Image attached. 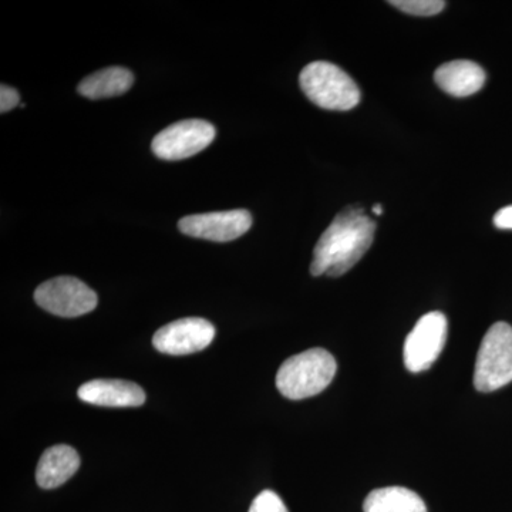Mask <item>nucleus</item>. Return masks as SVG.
<instances>
[{
	"mask_svg": "<svg viewBox=\"0 0 512 512\" xmlns=\"http://www.w3.org/2000/svg\"><path fill=\"white\" fill-rule=\"evenodd\" d=\"M512 382V328L494 323L485 333L478 350L474 386L478 392L491 393Z\"/></svg>",
	"mask_w": 512,
	"mask_h": 512,
	"instance_id": "20e7f679",
	"label": "nucleus"
},
{
	"mask_svg": "<svg viewBox=\"0 0 512 512\" xmlns=\"http://www.w3.org/2000/svg\"><path fill=\"white\" fill-rule=\"evenodd\" d=\"M40 308L60 318H79L96 309L99 298L90 286L73 276H57L43 282L35 292Z\"/></svg>",
	"mask_w": 512,
	"mask_h": 512,
	"instance_id": "39448f33",
	"label": "nucleus"
},
{
	"mask_svg": "<svg viewBox=\"0 0 512 512\" xmlns=\"http://www.w3.org/2000/svg\"><path fill=\"white\" fill-rule=\"evenodd\" d=\"M133 73L124 67L114 66L90 74L77 86V92L90 100L110 99L131 89Z\"/></svg>",
	"mask_w": 512,
	"mask_h": 512,
	"instance_id": "ddd939ff",
	"label": "nucleus"
},
{
	"mask_svg": "<svg viewBox=\"0 0 512 512\" xmlns=\"http://www.w3.org/2000/svg\"><path fill=\"white\" fill-rule=\"evenodd\" d=\"M302 92L320 109L348 111L360 103L355 80L330 62H312L299 76Z\"/></svg>",
	"mask_w": 512,
	"mask_h": 512,
	"instance_id": "7ed1b4c3",
	"label": "nucleus"
},
{
	"mask_svg": "<svg viewBox=\"0 0 512 512\" xmlns=\"http://www.w3.org/2000/svg\"><path fill=\"white\" fill-rule=\"evenodd\" d=\"M336 370L335 357L328 350L309 349L285 360L276 375V387L286 399H308L332 383Z\"/></svg>",
	"mask_w": 512,
	"mask_h": 512,
	"instance_id": "f03ea898",
	"label": "nucleus"
},
{
	"mask_svg": "<svg viewBox=\"0 0 512 512\" xmlns=\"http://www.w3.org/2000/svg\"><path fill=\"white\" fill-rule=\"evenodd\" d=\"M79 467L80 457L73 447L60 444L47 448L37 464V484L45 490H53L69 481Z\"/></svg>",
	"mask_w": 512,
	"mask_h": 512,
	"instance_id": "f8f14e48",
	"label": "nucleus"
},
{
	"mask_svg": "<svg viewBox=\"0 0 512 512\" xmlns=\"http://www.w3.org/2000/svg\"><path fill=\"white\" fill-rule=\"evenodd\" d=\"M215 127L205 120L178 121L154 137L153 153L161 160L178 161L201 153L215 138Z\"/></svg>",
	"mask_w": 512,
	"mask_h": 512,
	"instance_id": "423d86ee",
	"label": "nucleus"
},
{
	"mask_svg": "<svg viewBox=\"0 0 512 512\" xmlns=\"http://www.w3.org/2000/svg\"><path fill=\"white\" fill-rule=\"evenodd\" d=\"M448 322L441 312L426 313L404 342V365L409 372L429 370L439 359L447 340Z\"/></svg>",
	"mask_w": 512,
	"mask_h": 512,
	"instance_id": "0eeeda50",
	"label": "nucleus"
},
{
	"mask_svg": "<svg viewBox=\"0 0 512 512\" xmlns=\"http://www.w3.org/2000/svg\"><path fill=\"white\" fill-rule=\"evenodd\" d=\"M214 338V325L207 319L185 318L174 320L158 329L153 345L165 355L184 356L207 349Z\"/></svg>",
	"mask_w": 512,
	"mask_h": 512,
	"instance_id": "6e6552de",
	"label": "nucleus"
},
{
	"mask_svg": "<svg viewBox=\"0 0 512 512\" xmlns=\"http://www.w3.org/2000/svg\"><path fill=\"white\" fill-rule=\"evenodd\" d=\"M434 80L450 96L468 97L483 89L487 74L483 67L470 60H454L440 66L434 73Z\"/></svg>",
	"mask_w": 512,
	"mask_h": 512,
	"instance_id": "9b49d317",
	"label": "nucleus"
},
{
	"mask_svg": "<svg viewBox=\"0 0 512 512\" xmlns=\"http://www.w3.org/2000/svg\"><path fill=\"white\" fill-rule=\"evenodd\" d=\"M365 512H427L419 494L404 487H386L367 495Z\"/></svg>",
	"mask_w": 512,
	"mask_h": 512,
	"instance_id": "4468645a",
	"label": "nucleus"
},
{
	"mask_svg": "<svg viewBox=\"0 0 512 512\" xmlns=\"http://www.w3.org/2000/svg\"><path fill=\"white\" fill-rule=\"evenodd\" d=\"M249 512H289L278 494L271 490L262 491L256 495Z\"/></svg>",
	"mask_w": 512,
	"mask_h": 512,
	"instance_id": "dca6fc26",
	"label": "nucleus"
},
{
	"mask_svg": "<svg viewBox=\"0 0 512 512\" xmlns=\"http://www.w3.org/2000/svg\"><path fill=\"white\" fill-rule=\"evenodd\" d=\"M251 227L252 215L247 210L188 215L178 222V228L184 235L212 242L234 241L247 234Z\"/></svg>",
	"mask_w": 512,
	"mask_h": 512,
	"instance_id": "1a4fd4ad",
	"label": "nucleus"
},
{
	"mask_svg": "<svg viewBox=\"0 0 512 512\" xmlns=\"http://www.w3.org/2000/svg\"><path fill=\"white\" fill-rule=\"evenodd\" d=\"M376 222L359 205L345 208L323 232L313 249V276H342L372 247Z\"/></svg>",
	"mask_w": 512,
	"mask_h": 512,
	"instance_id": "f257e3e1",
	"label": "nucleus"
},
{
	"mask_svg": "<svg viewBox=\"0 0 512 512\" xmlns=\"http://www.w3.org/2000/svg\"><path fill=\"white\" fill-rule=\"evenodd\" d=\"M373 214H375V215H382L383 214V207H382V205H380V204L375 205V207H373Z\"/></svg>",
	"mask_w": 512,
	"mask_h": 512,
	"instance_id": "6ab92c4d",
	"label": "nucleus"
},
{
	"mask_svg": "<svg viewBox=\"0 0 512 512\" xmlns=\"http://www.w3.org/2000/svg\"><path fill=\"white\" fill-rule=\"evenodd\" d=\"M20 96L18 90L13 89V87L6 86V84H2L0 87V111L3 114L8 113V111L15 109L16 106H20Z\"/></svg>",
	"mask_w": 512,
	"mask_h": 512,
	"instance_id": "f3484780",
	"label": "nucleus"
},
{
	"mask_svg": "<svg viewBox=\"0 0 512 512\" xmlns=\"http://www.w3.org/2000/svg\"><path fill=\"white\" fill-rule=\"evenodd\" d=\"M389 3L394 8L413 16L439 15L446 6L443 0H392Z\"/></svg>",
	"mask_w": 512,
	"mask_h": 512,
	"instance_id": "2eb2a0df",
	"label": "nucleus"
},
{
	"mask_svg": "<svg viewBox=\"0 0 512 512\" xmlns=\"http://www.w3.org/2000/svg\"><path fill=\"white\" fill-rule=\"evenodd\" d=\"M494 225L500 229H512V205L510 207L501 208L494 215Z\"/></svg>",
	"mask_w": 512,
	"mask_h": 512,
	"instance_id": "a211bd4d",
	"label": "nucleus"
},
{
	"mask_svg": "<svg viewBox=\"0 0 512 512\" xmlns=\"http://www.w3.org/2000/svg\"><path fill=\"white\" fill-rule=\"evenodd\" d=\"M77 396L84 403L100 407H138L146 402V393L138 384L116 379L84 383Z\"/></svg>",
	"mask_w": 512,
	"mask_h": 512,
	"instance_id": "9d476101",
	"label": "nucleus"
}]
</instances>
